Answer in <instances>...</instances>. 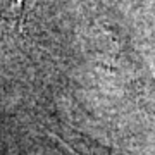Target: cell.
<instances>
[{
	"label": "cell",
	"mask_w": 155,
	"mask_h": 155,
	"mask_svg": "<svg viewBox=\"0 0 155 155\" xmlns=\"http://www.w3.org/2000/svg\"><path fill=\"white\" fill-rule=\"evenodd\" d=\"M40 0H0V19L12 26H22Z\"/></svg>",
	"instance_id": "1"
}]
</instances>
